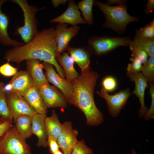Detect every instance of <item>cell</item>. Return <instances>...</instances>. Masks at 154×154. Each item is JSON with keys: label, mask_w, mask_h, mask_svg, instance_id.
Masks as SVG:
<instances>
[{"label": "cell", "mask_w": 154, "mask_h": 154, "mask_svg": "<svg viewBox=\"0 0 154 154\" xmlns=\"http://www.w3.org/2000/svg\"><path fill=\"white\" fill-rule=\"evenodd\" d=\"M0 154H33L30 147L15 125L0 137Z\"/></svg>", "instance_id": "cell-5"}, {"label": "cell", "mask_w": 154, "mask_h": 154, "mask_svg": "<svg viewBox=\"0 0 154 154\" xmlns=\"http://www.w3.org/2000/svg\"><path fill=\"white\" fill-rule=\"evenodd\" d=\"M44 124L48 136L57 140L62 131L63 124L60 122L54 110L52 111L50 116L45 117Z\"/></svg>", "instance_id": "cell-21"}, {"label": "cell", "mask_w": 154, "mask_h": 154, "mask_svg": "<svg viewBox=\"0 0 154 154\" xmlns=\"http://www.w3.org/2000/svg\"><path fill=\"white\" fill-rule=\"evenodd\" d=\"M0 0V43L5 46H11L16 47L23 45V43L11 39L9 37L8 28L9 23V17L2 11V5L7 1Z\"/></svg>", "instance_id": "cell-18"}, {"label": "cell", "mask_w": 154, "mask_h": 154, "mask_svg": "<svg viewBox=\"0 0 154 154\" xmlns=\"http://www.w3.org/2000/svg\"><path fill=\"white\" fill-rule=\"evenodd\" d=\"M43 68L46 71V77L48 82L53 84L59 89L66 98L68 102L71 104L73 92V86L71 82L57 74L53 65L49 63L43 62Z\"/></svg>", "instance_id": "cell-9"}, {"label": "cell", "mask_w": 154, "mask_h": 154, "mask_svg": "<svg viewBox=\"0 0 154 154\" xmlns=\"http://www.w3.org/2000/svg\"><path fill=\"white\" fill-rule=\"evenodd\" d=\"M57 43L54 27L45 29L38 31L29 42L6 52L4 58L8 62L19 64L24 60L35 59L54 65L58 74L64 78V71L56 60Z\"/></svg>", "instance_id": "cell-1"}, {"label": "cell", "mask_w": 154, "mask_h": 154, "mask_svg": "<svg viewBox=\"0 0 154 154\" xmlns=\"http://www.w3.org/2000/svg\"><path fill=\"white\" fill-rule=\"evenodd\" d=\"M102 84L103 88L107 92H111L113 91L116 88L117 82L114 78L109 76L106 77L103 79Z\"/></svg>", "instance_id": "cell-34"}, {"label": "cell", "mask_w": 154, "mask_h": 154, "mask_svg": "<svg viewBox=\"0 0 154 154\" xmlns=\"http://www.w3.org/2000/svg\"><path fill=\"white\" fill-rule=\"evenodd\" d=\"M27 71L31 76L33 86L38 89L42 85L48 82L43 71V66L40 60L30 59L26 60Z\"/></svg>", "instance_id": "cell-17"}, {"label": "cell", "mask_w": 154, "mask_h": 154, "mask_svg": "<svg viewBox=\"0 0 154 154\" xmlns=\"http://www.w3.org/2000/svg\"><path fill=\"white\" fill-rule=\"evenodd\" d=\"M71 154H93L92 149L87 146L83 139L78 141Z\"/></svg>", "instance_id": "cell-31"}, {"label": "cell", "mask_w": 154, "mask_h": 154, "mask_svg": "<svg viewBox=\"0 0 154 154\" xmlns=\"http://www.w3.org/2000/svg\"><path fill=\"white\" fill-rule=\"evenodd\" d=\"M94 4L102 12L105 17L103 27L111 29L118 34H121L125 31L129 23L138 21L139 19L131 16L127 11V5L124 4L112 6L100 1H94Z\"/></svg>", "instance_id": "cell-3"}, {"label": "cell", "mask_w": 154, "mask_h": 154, "mask_svg": "<svg viewBox=\"0 0 154 154\" xmlns=\"http://www.w3.org/2000/svg\"><path fill=\"white\" fill-rule=\"evenodd\" d=\"M0 117L5 121L13 119L6 102L4 88L0 92Z\"/></svg>", "instance_id": "cell-27"}, {"label": "cell", "mask_w": 154, "mask_h": 154, "mask_svg": "<svg viewBox=\"0 0 154 154\" xmlns=\"http://www.w3.org/2000/svg\"><path fill=\"white\" fill-rule=\"evenodd\" d=\"M131 40L127 37H95L89 40V47L98 55L107 53L119 46H129Z\"/></svg>", "instance_id": "cell-6"}, {"label": "cell", "mask_w": 154, "mask_h": 154, "mask_svg": "<svg viewBox=\"0 0 154 154\" xmlns=\"http://www.w3.org/2000/svg\"><path fill=\"white\" fill-rule=\"evenodd\" d=\"M11 1L17 4L23 12L24 25L22 27L18 26L14 33L16 35L20 36L26 44L32 39L38 31L37 29L38 21L35 15L40 9L35 6L29 5L26 0Z\"/></svg>", "instance_id": "cell-4"}, {"label": "cell", "mask_w": 154, "mask_h": 154, "mask_svg": "<svg viewBox=\"0 0 154 154\" xmlns=\"http://www.w3.org/2000/svg\"><path fill=\"white\" fill-rule=\"evenodd\" d=\"M13 120H6L0 124V137L12 126Z\"/></svg>", "instance_id": "cell-36"}, {"label": "cell", "mask_w": 154, "mask_h": 154, "mask_svg": "<svg viewBox=\"0 0 154 154\" xmlns=\"http://www.w3.org/2000/svg\"><path fill=\"white\" fill-rule=\"evenodd\" d=\"M47 144L49 147V151L52 154H54L59 150V146L57 140L49 137L47 138Z\"/></svg>", "instance_id": "cell-35"}, {"label": "cell", "mask_w": 154, "mask_h": 154, "mask_svg": "<svg viewBox=\"0 0 154 154\" xmlns=\"http://www.w3.org/2000/svg\"><path fill=\"white\" fill-rule=\"evenodd\" d=\"M131 154H137L135 150L133 149H132L131 150ZM147 154H154V153H149Z\"/></svg>", "instance_id": "cell-41"}, {"label": "cell", "mask_w": 154, "mask_h": 154, "mask_svg": "<svg viewBox=\"0 0 154 154\" xmlns=\"http://www.w3.org/2000/svg\"><path fill=\"white\" fill-rule=\"evenodd\" d=\"M149 83L150 86L151 102L149 109L147 110L143 117L144 119L147 121L154 118V85L153 83Z\"/></svg>", "instance_id": "cell-33"}, {"label": "cell", "mask_w": 154, "mask_h": 154, "mask_svg": "<svg viewBox=\"0 0 154 154\" xmlns=\"http://www.w3.org/2000/svg\"><path fill=\"white\" fill-rule=\"evenodd\" d=\"M136 33L142 37L149 38H154V20L153 19L149 24L144 27L136 30Z\"/></svg>", "instance_id": "cell-28"}, {"label": "cell", "mask_w": 154, "mask_h": 154, "mask_svg": "<svg viewBox=\"0 0 154 154\" xmlns=\"http://www.w3.org/2000/svg\"><path fill=\"white\" fill-rule=\"evenodd\" d=\"M68 6L65 11L59 16L51 19L50 22L68 23L73 26L79 24L86 23L81 17L78 6L74 2L70 0L68 1Z\"/></svg>", "instance_id": "cell-15"}, {"label": "cell", "mask_w": 154, "mask_h": 154, "mask_svg": "<svg viewBox=\"0 0 154 154\" xmlns=\"http://www.w3.org/2000/svg\"><path fill=\"white\" fill-rule=\"evenodd\" d=\"M132 54L131 57H135L138 58L142 64L145 63L148 59V55L144 50L131 44L129 46Z\"/></svg>", "instance_id": "cell-29"}, {"label": "cell", "mask_w": 154, "mask_h": 154, "mask_svg": "<svg viewBox=\"0 0 154 154\" xmlns=\"http://www.w3.org/2000/svg\"><path fill=\"white\" fill-rule=\"evenodd\" d=\"M98 74L89 67L81 70L79 76L72 82L73 92L71 104L80 109L84 114L86 123L96 126L104 121L102 113L97 108L94 96Z\"/></svg>", "instance_id": "cell-2"}, {"label": "cell", "mask_w": 154, "mask_h": 154, "mask_svg": "<svg viewBox=\"0 0 154 154\" xmlns=\"http://www.w3.org/2000/svg\"><path fill=\"white\" fill-rule=\"evenodd\" d=\"M97 93L105 99L110 114L113 117H116L119 115L131 94L129 89H127L110 95L103 88L100 91H97Z\"/></svg>", "instance_id": "cell-8"}, {"label": "cell", "mask_w": 154, "mask_h": 154, "mask_svg": "<svg viewBox=\"0 0 154 154\" xmlns=\"http://www.w3.org/2000/svg\"><path fill=\"white\" fill-rule=\"evenodd\" d=\"M62 131L58 136L57 141L59 148L64 154H71L78 142V132L72 128V123L66 121L63 124Z\"/></svg>", "instance_id": "cell-12"}, {"label": "cell", "mask_w": 154, "mask_h": 154, "mask_svg": "<svg viewBox=\"0 0 154 154\" xmlns=\"http://www.w3.org/2000/svg\"><path fill=\"white\" fill-rule=\"evenodd\" d=\"M94 0H83L77 3L78 7L82 11L84 20L86 23L91 25L93 23L92 9Z\"/></svg>", "instance_id": "cell-25"}, {"label": "cell", "mask_w": 154, "mask_h": 154, "mask_svg": "<svg viewBox=\"0 0 154 154\" xmlns=\"http://www.w3.org/2000/svg\"><path fill=\"white\" fill-rule=\"evenodd\" d=\"M154 11V0H148L144 11L147 14L153 13Z\"/></svg>", "instance_id": "cell-37"}, {"label": "cell", "mask_w": 154, "mask_h": 154, "mask_svg": "<svg viewBox=\"0 0 154 154\" xmlns=\"http://www.w3.org/2000/svg\"><path fill=\"white\" fill-rule=\"evenodd\" d=\"M32 117L22 115L19 117L14 122L17 131L25 139L31 137L32 134L31 130Z\"/></svg>", "instance_id": "cell-23"}, {"label": "cell", "mask_w": 154, "mask_h": 154, "mask_svg": "<svg viewBox=\"0 0 154 154\" xmlns=\"http://www.w3.org/2000/svg\"><path fill=\"white\" fill-rule=\"evenodd\" d=\"M67 1L66 0H53L51 1V2L53 6L55 8L59 5L62 4H64Z\"/></svg>", "instance_id": "cell-39"}, {"label": "cell", "mask_w": 154, "mask_h": 154, "mask_svg": "<svg viewBox=\"0 0 154 154\" xmlns=\"http://www.w3.org/2000/svg\"><path fill=\"white\" fill-rule=\"evenodd\" d=\"M5 121L0 117V124Z\"/></svg>", "instance_id": "cell-43"}, {"label": "cell", "mask_w": 154, "mask_h": 154, "mask_svg": "<svg viewBox=\"0 0 154 154\" xmlns=\"http://www.w3.org/2000/svg\"><path fill=\"white\" fill-rule=\"evenodd\" d=\"M66 49L74 62L77 64L81 70L90 67L89 54L85 48H74L68 46Z\"/></svg>", "instance_id": "cell-22"}, {"label": "cell", "mask_w": 154, "mask_h": 154, "mask_svg": "<svg viewBox=\"0 0 154 154\" xmlns=\"http://www.w3.org/2000/svg\"><path fill=\"white\" fill-rule=\"evenodd\" d=\"M33 79L27 71L17 72L9 83L4 86L5 92H11L23 96L33 86Z\"/></svg>", "instance_id": "cell-10"}, {"label": "cell", "mask_w": 154, "mask_h": 154, "mask_svg": "<svg viewBox=\"0 0 154 154\" xmlns=\"http://www.w3.org/2000/svg\"><path fill=\"white\" fill-rule=\"evenodd\" d=\"M66 24L59 23L55 30L57 43L56 56L62 54L68 47L71 39L78 33L80 27L77 25L67 28Z\"/></svg>", "instance_id": "cell-13"}, {"label": "cell", "mask_w": 154, "mask_h": 154, "mask_svg": "<svg viewBox=\"0 0 154 154\" xmlns=\"http://www.w3.org/2000/svg\"><path fill=\"white\" fill-rule=\"evenodd\" d=\"M17 72V68L10 64L9 62L0 66V74L6 77L13 76Z\"/></svg>", "instance_id": "cell-32"}, {"label": "cell", "mask_w": 154, "mask_h": 154, "mask_svg": "<svg viewBox=\"0 0 154 154\" xmlns=\"http://www.w3.org/2000/svg\"><path fill=\"white\" fill-rule=\"evenodd\" d=\"M56 60L63 68L66 80L71 82L79 76V73L76 71L74 66V61L68 54L63 52L56 56Z\"/></svg>", "instance_id": "cell-20"}, {"label": "cell", "mask_w": 154, "mask_h": 154, "mask_svg": "<svg viewBox=\"0 0 154 154\" xmlns=\"http://www.w3.org/2000/svg\"><path fill=\"white\" fill-rule=\"evenodd\" d=\"M141 71L149 83H153L154 80V56L149 57L143 64Z\"/></svg>", "instance_id": "cell-26"}, {"label": "cell", "mask_w": 154, "mask_h": 154, "mask_svg": "<svg viewBox=\"0 0 154 154\" xmlns=\"http://www.w3.org/2000/svg\"><path fill=\"white\" fill-rule=\"evenodd\" d=\"M131 44L143 50L149 57L154 56V38H145L136 33Z\"/></svg>", "instance_id": "cell-24"}, {"label": "cell", "mask_w": 154, "mask_h": 154, "mask_svg": "<svg viewBox=\"0 0 154 154\" xmlns=\"http://www.w3.org/2000/svg\"><path fill=\"white\" fill-rule=\"evenodd\" d=\"M130 60L131 62L127 66V74L140 72L142 64L140 60L135 57H132Z\"/></svg>", "instance_id": "cell-30"}, {"label": "cell", "mask_w": 154, "mask_h": 154, "mask_svg": "<svg viewBox=\"0 0 154 154\" xmlns=\"http://www.w3.org/2000/svg\"><path fill=\"white\" fill-rule=\"evenodd\" d=\"M4 83L2 82H0V92L4 88Z\"/></svg>", "instance_id": "cell-40"}, {"label": "cell", "mask_w": 154, "mask_h": 154, "mask_svg": "<svg viewBox=\"0 0 154 154\" xmlns=\"http://www.w3.org/2000/svg\"><path fill=\"white\" fill-rule=\"evenodd\" d=\"M6 102L14 122L19 116H33L37 113L23 96L11 92H5Z\"/></svg>", "instance_id": "cell-7"}, {"label": "cell", "mask_w": 154, "mask_h": 154, "mask_svg": "<svg viewBox=\"0 0 154 154\" xmlns=\"http://www.w3.org/2000/svg\"><path fill=\"white\" fill-rule=\"evenodd\" d=\"M127 1L124 0H108L106 1V4L108 5L115 4H124Z\"/></svg>", "instance_id": "cell-38"}, {"label": "cell", "mask_w": 154, "mask_h": 154, "mask_svg": "<svg viewBox=\"0 0 154 154\" xmlns=\"http://www.w3.org/2000/svg\"><path fill=\"white\" fill-rule=\"evenodd\" d=\"M54 154H64V153H62V152L60 151V150L54 153Z\"/></svg>", "instance_id": "cell-42"}, {"label": "cell", "mask_w": 154, "mask_h": 154, "mask_svg": "<svg viewBox=\"0 0 154 154\" xmlns=\"http://www.w3.org/2000/svg\"><path fill=\"white\" fill-rule=\"evenodd\" d=\"M46 116L37 113L32 117L31 132L38 138L37 145L38 147H46L48 146L47 141L48 136L44 124Z\"/></svg>", "instance_id": "cell-16"}, {"label": "cell", "mask_w": 154, "mask_h": 154, "mask_svg": "<svg viewBox=\"0 0 154 154\" xmlns=\"http://www.w3.org/2000/svg\"><path fill=\"white\" fill-rule=\"evenodd\" d=\"M23 97L37 113L46 116L47 108L36 88L33 86Z\"/></svg>", "instance_id": "cell-19"}, {"label": "cell", "mask_w": 154, "mask_h": 154, "mask_svg": "<svg viewBox=\"0 0 154 154\" xmlns=\"http://www.w3.org/2000/svg\"><path fill=\"white\" fill-rule=\"evenodd\" d=\"M38 90L47 108L67 107L66 98L55 86L48 83L42 85Z\"/></svg>", "instance_id": "cell-11"}, {"label": "cell", "mask_w": 154, "mask_h": 154, "mask_svg": "<svg viewBox=\"0 0 154 154\" xmlns=\"http://www.w3.org/2000/svg\"><path fill=\"white\" fill-rule=\"evenodd\" d=\"M127 75L130 80L135 83V88L132 93L135 94L139 100L141 108L139 111V116L140 117L142 118L148 110L144 102L145 92L147 86V80L140 72Z\"/></svg>", "instance_id": "cell-14"}]
</instances>
